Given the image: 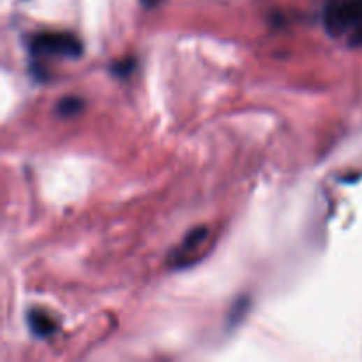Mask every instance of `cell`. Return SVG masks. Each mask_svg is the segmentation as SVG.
Listing matches in <instances>:
<instances>
[{
  "label": "cell",
  "mask_w": 362,
  "mask_h": 362,
  "mask_svg": "<svg viewBox=\"0 0 362 362\" xmlns=\"http://www.w3.org/2000/svg\"><path fill=\"white\" fill-rule=\"evenodd\" d=\"M325 27L331 34H343L352 27H362V0H343L325 11Z\"/></svg>",
  "instance_id": "cell-1"
},
{
  "label": "cell",
  "mask_w": 362,
  "mask_h": 362,
  "mask_svg": "<svg viewBox=\"0 0 362 362\" xmlns=\"http://www.w3.org/2000/svg\"><path fill=\"white\" fill-rule=\"evenodd\" d=\"M30 48L39 55L66 57V59H76L83 52L82 43L69 34H41L32 41Z\"/></svg>",
  "instance_id": "cell-2"
},
{
  "label": "cell",
  "mask_w": 362,
  "mask_h": 362,
  "mask_svg": "<svg viewBox=\"0 0 362 362\" xmlns=\"http://www.w3.org/2000/svg\"><path fill=\"white\" fill-rule=\"evenodd\" d=\"M29 321H30V328L32 333L39 338H46L50 334L55 333V324L52 321V318L46 317L45 313L41 311H32L29 314Z\"/></svg>",
  "instance_id": "cell-3"
},
{
  "label": "cell",
  "mask_w": 362,
  "mask_h": 362,
  "mask_svg": "<svg viewBox=\"0 0 362 362\" xmlns=\"http://www.w3.org/2000/svg\"><path fill=\"white\" fill-rule=\"evenodd\" d=\"M83 110V101L76 96H66L57 103V113L64 119H71V117L78 115Z\"/></svg>",
  "instance_id": "cell-4"
},
{
  "label": "cell",
  "mask_w": 362,
  "mask_h": 362,
  "mask_svg": "<svg viewBox=\"0 0 362 362\" xmlns=\"http://www.w3.org/2000/svg\"><path fill=\"white\" fill-rule=\"evenodd\" d=\"M209 236V230H207L205 226H198L194 228V230H191L189 233L186 236V239H184V249H194V247H198L200 244L205 240V237Z\"/></svg>",
  "instance_id": "cell-5"
},
{
  "label": "cell",
  "mask_w": 362,
  "mask_h": 362,
  "mask_svg": "<svg viewBox=\"0 0 362 362\" xmlns=\"http://www.w3.org/2000/svg\"><path fill=\"white\" fill-rule=\"evenodd\" d=\"M247 306H249V301H247V299H240L239 303H237L236 306H233L232 313H230V321H232V324L239 321L240 318H242L244 311L247 310Z\"/></svg>",
  "instance_id": "cell-6"
},
{
  "label": "cell",
  "mask_w": 362,
  "mask_h": 362,
  "mask_svg": "<svg viewBox=\"0 0 362 362\" xmlns=\"http://www.w3.org/2000/svg\"><path fill=\"white\" fill-rule=\"evenodd\" d=\"M133 68H135V60H124V62L120 64H115V68H113V71L117 73L119 76H127L131 71H133Z\"/></svg>",
  "instance_id": "cell-7"
},
{
  "label": "cell",
  "mask_w": 362,
  "mask_h": 362,
  "mask_svg": "<svg viewBox=\"0 0 362 362\" xmlns=\"http://www.w3.org/2000/svg\"><path fill=\"white\" fill-rule=\"evenodd\" d=\"M142 2H143V4L149 6V8H150V6H156L157 2H159V0H142Z\"/></svg>",
  "instance_id": "cell-8"
}]
</instances>
